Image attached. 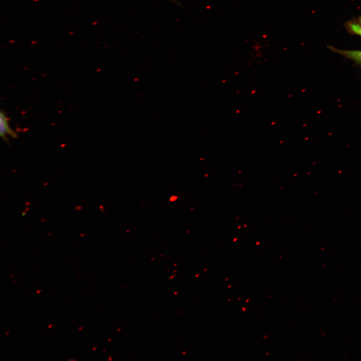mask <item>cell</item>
I'll list each match as a JSON object with an SVG mask.
<instances>
[{
	"label": "cell",
	"instance_id": "obj_1",
	"mask_svg": "<svg viewBox=\"0 0 361 361\" xmlns=\"http://www.w3.org/2000/svg\"><path fill=\"white\" fill-rule=\"evenodd\" d=\"M9 135L11 137L16 138L17 137V134L13 131L9 126L8 120L4 113L2 111L0 112V135L3 139L6 142L8 143V139L6 137V135Z\"/></svg>",
	"mask_w": 361,
	"mask_h": 361
},
{
	"label": "cell",
	"instance_id": "obj_2",
	"mask_svg": "<svg viewBox=\"0 0 361 361\" xmlns=\"http://www.w3.org/2000/svg\"><path fill=\"white\" fill-rule=\"evenodd\" d=\"M328 48L332 51L338 53L361 66V50H341L331 46H329Z\"/></svg>",
	"mask_w": 361,
	"mask_h": 361
},
{
	"label": "cell",
	"instance_id": "obj_3",
	"mask_svg": "<svg viewBox=\"0 0 361 361\" xmlns=\"http://www.w3.org/2000/svg\"><path fill=\"white\" fill-rule=\"evenodd\" d=\"M348 26L351 32L361 36V18L358 22H349Z\"/></svg>",
	"mask_w": 361,
	"mask_h": 361
},
{
	"label": "cell",
	"instance_id": "obj_4",
	"mask_svg": "<svg viewBox=\"0 0 361 361\" xmlns=\"http://www.w3.org/2000/svg\"><path fill=\"white\" fill-rule=\"evenodd\" d=\"M82 327H79V330H81Z\"/></svg>",
	"mask_w": 361,
	"mask_h": 361
}]
</instances>
